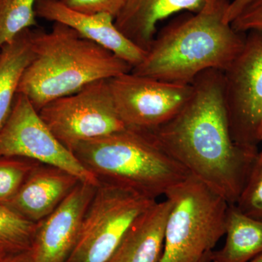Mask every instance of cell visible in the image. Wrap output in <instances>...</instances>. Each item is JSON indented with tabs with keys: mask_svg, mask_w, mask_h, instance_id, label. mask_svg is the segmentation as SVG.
<instances>
[{
	"mask_svg": "<svg viewBox=\"0 0 262 262\" xmlns=\"http://www.w3.org/2000/svg\"><path fill=\"white\" fill-rule=\"evenodd\" d=\"M187 103L171 120L149 129L160 147L190 175L234 205L259 151L234 142L224 98V72L205 71Z\"/></svg>",
	"mask_w": 262,
	"mask_h": 262,
	"instance_id": "1",
	"label": "cell"
},
{
	"mask_svg": "<svg viewBox=\"0 0 262 262\" xmlns=\"http://www.w3.org/2000/svg\"><path fill=\"white\" fill-rule=\"evenodd\" d=\"M229 0H211L203 9L170 24L155 37L134 75L192 84L202 72L223 71L244 48L246 37L225 21Z\"/></svg>",
	"mask_w": 262,
	"mask_h": 262,
	"instance_id": "2",
	"label": "cell"
},
{
	"mask_svg": "<svg viewBox=\"0 0 262 262\" xmlns=\"http://www.w3.org/2000/svg\"><path fill=\"white\" fill-rule=\"evenodd\" d=\"M32 44L34 58L24 71L18 93L25 95L38 112L88 84L132 70L111 51L64 24H53L51 32L33 29Z\"/></svg>",
	"mask_w": 262,
	"mask_h": 262,
	"instance_id": "3",
	"label": "cell"
},
{
	"mask_svg": "<svg viewBox=\"0 0 262 262\" xmlns=\"http://www.w3.org/2000/svg\"><path fill=\"white\" fill-rule=\"evenodd\" d=\"M71 151L99 182L155 201L190 176L160 147L149 129L127 126L78 143Z\"/></svg>",
	"mask_w": 262,
	"mask_h": 262,
	"instance_id": "4",
	"label": "cell"
},
{
	"mask_svg": "<svg viewBox=\"0 0 262 262\" xmlns=\"http://www.w3.org/2000/svg\"><path fill=\"white\" fill-rule=\"evenodd\" d=\"M165 198L170 209L160 262H201L225 236L228 203L192 175Z\"/></svg>",
	"mask_w": 262,
	"mask_h": 262,
	"instance_id": "5",
	"label": "cell"
},
{
	"mask_svg": "<svg viewBox=\"0 0 262 262\" xmlns=\"http://www.w3.org/2000/svg\"><path fill=\"white\" fill-rule=\"evenodd\" d=\"M157 201L127 188L100 182L67 262H106L127 229Z\"/></svg>",
	"mask_w": 262,
	"mask_h": 262,
	"instance_id": "6",
	"label": "cell"
},
{
	"mask_svg": "<svg viewBox=\"0 0 262 262\" xmlns=\"http://www.w3.org/2000/svg\"><path fill=\"white\" fill-rule=\"evenodd\" d=\"M43 121L67 149L127 127L114 103L108 80L88 84L48 103L39 111Z\"/></svg>",
	"mask_w": 262,
	"mask_h": 262,
	"instance_id": "7",
	"label": "cell"
},
{
	"mask_svg": "<svg viewBox=\"0 0 262 262\" xmlns=\"http://www.w3.org/2000/svg\"><path fill=\"white\" fill-rule=\"evenodd\" d=\"M248 32L244 48L224 72V98L234 142L258 148L262 123V31Z\"/></svg>",
	"mask_w": 262,
	"mask_h": 262,
	"instance_id": "8",
	"label": "cell"
},
{
	"mask_svg": "<svg viewBox=\"0 0 262 262\" xmlns=\"http://www.w3.org/2000/svg\"><path fill=\"white\" fill-rule=\"evenodd\" d=\"M0 157L25 158L73 174L98 187L99 181L56 139L25 95L18 93L8 120L0 129Z\"/></svg>",
	"mask_w": 262,
	"mask_h": 262,
	"instance_id": "9",
	"label": "cell"
},
{
	"mask_svg": "<svg viewBox=\"0 0 262 262\" xmlns=\"http://www.w3.org/2000/svg\"><path fill=\"white\" fill-rule=\"evenodd\" d=\"M114 103L126 126L152 129L171 120L187 103L192 84L122 74L108 80Z\"/></svg>",
	"mask_w": 262,
	"mask_h": 262,
	"instance_id": "10",
	"label": "cell"
},
{
	"mask_svg": "<svg viewBox=\"0 0 262 262\" xmlns=\"http://www.w3.org/2000/svg\"><path fill=\"white\" fill-rule=\"evenodd\" d=\"M96 188L80 182L56 211L37 223L30 248L32 262L68 261Z\"/></svg>",
	"mask_w": 262,
	"mask_h": 262,
	"instance_id": "11",
	"label": "cell"
},
{
	"mask_svg": "<svg viewBox=\"0 0 262 262\" xmlns=\"http://www.w3.org/2000/svg\"><path fill=\"white\" fill-rule=\"evenodd\" d=\"M35 12L37 18L64 24L82 37L111 51L132 68L139 64L146 56V51L131 42L117 29L112 15L79 13L67 8L60 0H38Z\"/></svg>",
	"mask_w": 262,
	"mask_h": 262,
	"instance_id": "12",
	"label": "cell"
},
{
	"mask_svg": "<svg viewBox=\"0 0 262 262\" xmlns=\"http://www.w3.org/2000/svg\"><path fill=\"white\" fill-rule=\"evenodd\" d=\"M80 182L64 170L39 164L7 206L37 224L56 211Z\"/></svg>",
	"mask_w": 262,
	"mask_h": 262,
	"instance_id": "13",
	"label": "cell"
},
{
	"mask_svg": "<svg viewBox=\"0 0 262 262\" xmlns=\"http://www.w3.org/2000/svg\"><path fill=\"white\" fill-rule=\"evenodd\" d=\"M211 0H125L115 24L131 42L147 51L158 23L182 11L198 13Z\"/></svg>",
	"mask_w": 262,
	"mask_h": 262,
	"instance_id": "14",
	"label": "cell"
},
{
	"mask_svg": "<svg viewBox=\"0 0 262 262\" xmlns=\"http://www.w3.org/2000/svg\"><path fill=\"white\" fill-rule=\"evenodd\" d=\"M170 209L167 199L153 203L133 222L106 262H160Z\"/></svg>",
	"mask_w": 262,
	"mask_h": 262,
	"instance_id": "15",
	"label": "cell"
},
{
	"mask_svg": "<svg viewBox=\"0 0 262 262\" xmlns=\"http://www.w3.org/2000/svg\"><path fill=\"white\" fill-rule=\"evenodd\" d=\"M33 29L18 34L0 53V129L8 120L24 71L34 58Z\"/></svg>",
	"mask_w": 262,
	"mask_h": 262,
	"instance_id": "16",
	"label": "cell"
},
{
	"mask_svg": "<svg viewBox=\"0 0 262 262\" xmlns=\"http://www.w3.org/2000/svg\"><path fill=\"white\" fill-rule=\"evenodd\" d=\"M223 247L211 253V262H249L262 253V222L229 205Z\"/></svg>",
	"mask_w": 262,
	"mask_h": 262,
	"instance_id": "17",
	"label": "cell"
},
{
	"mask_svg": "<svg viewBox=\"0 0 262 262\" xmlns=\"http://www.w3.org/2000/svg\"><path fill=\"white\" fill-rule=\"evenodd\" d=\"M37 226L0 203V256L30 249Z\"/></svg>",
	"mask_w": 262,
	"mask_h": 262,
	"instance_id": "18",
	"label": "cell"
},
{
	"mask_svg": "<svg viewBox=\"0 0 262 262\" xmlns=\"http://www.w3.org/2000/svg\"><path fill=\"white\" fill-rule=\"evenodd\" d=\"M38 0H0V48L18 34L37 27Z\"/></svg>",
	"mask_w": 262,
	"mask_h": 262,
	"instance_id": "19",
	"label": "cell"
},
{
	"mask_svg": "<svg viewBox=\"0 0 262 262\" xmlns=\"http://www.w3.org/2000/svg\"><path fill=\"white\" fill-rule=\"evenodd\" d=\"M25 158L0 157V203L7 205L18 192L33 170L39 165Z\"/></svg>",
	"mask_w": 262,
	"mask_h": 262,
	"instance_id": "20",
	"label": "cell"
},
{
	"mask_svg": "<svg viewBox=\"0 0 262 262\" xmlns=\"http://www.w3.org/2000/svg\"><path fill=\"white\" fill-rule=\"evenodd\" d=\"M234 206L244 214L262 222V158L259 155Z\"/></svg>",
	"mask_w": 262,
	"mask_h": 262,
	"instance_id": "21",
	"label": "cell"
},
{
	"mask_svg": "<svg viewBox=\"0 0 262 262\" xmlns=\"http://www.w3.org/2000/svg\"><path fill=\"white\" fill-rule=\"evenodd\" d=\"M65 6L70 9L84 13L96 15L106 13L115 19L125 0H60Z\"/></svg>",
	"mask_w": 262,
	"mask_h": 262,
	"instance_id": "22",
	"label": "cell"
},
{
	"mask_svg": "<svg viewBox=\"0 0 262 262\" xmlns=\"http://www.w3.org/2000/svg\"><path fill=\"white\" fill-rule=\"evenodd\" d=\"M231 25L239 33L262 31V0H251Z\"/></svg>",
	"mask_w": 262,
	"mask_h": 262,
	"instance_id": "23",
	"label": "cell"
},
{
	"mask_svg": "<svg viewBox=\"0 0 262 262\" xmlns=\"http://www.w3.org/2000/svg\"><path fill=\"white\" fill-rule=\"evenodd\" d=\"M251 1V0H234L233 2H230L226 12L225 21L229 24L232 23L234 19H235Z\"/></svg>",
	"mask_w": 262,
	"mask_h": 262,
	"instance_id": "24",
	"label": "cell"
},
{
	"mask_svg": "<svg viewBox=\"0 0 262 262\" xmlns=\"http://www.w3.org/2000/svg\"><path fill=\"white\" fill-rule=\"evenodd\" d=\"M0 262H32L30 249L5 256L0 258Z\"/></svg>",
	"mask_w": 262,
	"mask_h": 262,
	"instance_id": "25",
	"label": "cell"
},
{
	"mask_svg": "<svg viewBox=\"0 0 262 262\" xmlns=\"http://www.w3.org/2000/svg\"><path fill=\"white\" fill-rule=\"evenodd\" d=\"M249 262H262V253H260L259 255H258V256H256L254 258H253V259Z\"/></svg>",
	"mask_w": 262,
	"mask_h": 262,
	"instance_id": "26",
	"label": "cell"
},
{
	"mask_svg": "<svg viewBox=\"0 0 262 262\" xmlns=\"http://www.w3.org/2000/svg\"><path fill=\"white\" fill-rule=\"evenodd\" d=\"M258 138H259L260 143H262V123L261 127H260L259 133H258ZM259 157L262 158V150L261 151H259Z\"/></svg>",
	"mask_w": 262,
	"mask_h": 262,
	"instance_id": "27",
	"label": "cell"
},
{
	"mask_svg": "<svg viewBox=\"0 0 262 262\" xmlns=\"http://www.w3.org/2000/svg\"><path fill=\"white\" fill-rule=\"evenodd\" d=\"M201 262H211V254L207 257L203 258Z\"/></svg>",
	"mask_w": 262,
	"mask_h": 262,
	"instance_id": "28",
	"label": "cell"
},
{
	"mask_svg": "<svg viewBox=\"0 0 262 262\" xmlns=\"http://www.w3.org/2000/svg\"><path fill=\"white\" fill-rule=\"evenodd\" d=\"M1 48H0V53H1Z\"/></svg>",
	"mask_w": 262,
	"mask_h": 262,
	"instance_id": "29",
	"label": "cell"
},
{
	"mask_svg": "<svg viewBox=\"0 0 262 262\" xmlns=\"http://www.w3.org/2000/svg\"><path fill=\"white\" fill-rule=\"evenodd\" d=\"M2 257H4V256H0V258H1Z\"/></svg>",
	"mask_w": 262,
	"mask_h": 262,
	"instance_id": "30",
	"label": "cell"
}]
</instances>
